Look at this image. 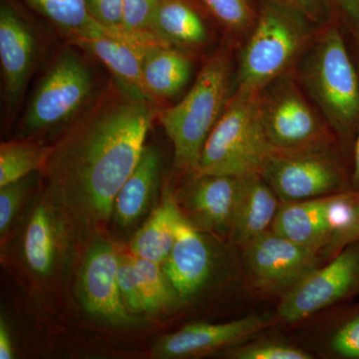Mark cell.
I'll return each instance as SVG.
<instances>
[{
    "mask_svg": "<svg viewBox=\"0 0 359 359\" xmlns=\"http://www.w3.org/2000/svg\"><path fill=\"white\" fill-rule=\"evenodd\" d=\"M151 103L117 83L53 146L45 192L72 230L91 231L112 218L116 197L145 147Z\"/></svg>",
    "mask_w": 359,
    "mask_h": 359,
    "instance_id": "cell-1",
    "label": "cell"
},
{
    "mask_svg": "<svg viewBox=\"0 0 359 359\" xmlns=\"http://www.w3.org/2000/svg\"><path fill=\"white\" fill-rule=\"evenodd\" d=\"M235 49L224 44L203 66L182 101L160 112L161 125L173 144L175 167L189 176L197 173L205 141L235 92Z\"/></svg>",
    "mask_w": 359,
    "mask_h": 359,
    "instance_id": "cell-2",
    "label": "cell"
},
{
    "mask_svg": "<svg viewBox=\"0 0 359 359\" xmlns=\"http://www.w3.org/2000/svg\"><path fill=\"white\" fill-rule=\"evenodd\" d=\"M295 75L340 144L353 143L359 123V76L334 20L320 28Z\"/></svg>",
    "mask_w": 359,
    "mask_h": 359,
    "instance_id": "cell-3",
    "label": "cell"
},
{
    "mask_svg": "<svg viewBox=\"0 0 359 359\" xmlns=\"http://www.w3.org/2000/svg\"><path fill=\"white\" fill-rule=\"evenodd\" d=\"M323 26L276 0H259L256 25L238 49L236 87L259 92L294 71Z\"/></svg>",
    "mask_w": 359,
    "mask_h": 359,
    "instance_id": "cell-4",
    "label": "cell"
},
{
    "mask_svg": "<svg viewBox=\"0 0 359 359\" xmlns=\"http://www.w3.org/2000/svg\"><path fill=\"white\" fill-rule=\"evenodd\" d=\"M273 152L259 119L257 92L236 87L205 141L197 173L238 178L259 174Z\"/></svg>",
    "mask_w": 359,
    "mask_h": 359,
    "instance_id": "cell-5",
    "label": "cell"
},
{
    "mask_svg": "<svg viewBox=\"0 0 359 359\" xmlns=\"http://www.w3.org/2000/svg\"><path fill=\"white\" fill-rule=\"evenodd\" d=\"M259 175L282 203L316 199L353 190L351 169L344 161L339 142L273 151Z\"/></svg>",
    "mask_w": 359,
    "mask_h": 359,
    "instance_id": "cell-6",
    "label": "cell"
},
{
    "mask_svg": "<svg viewBox=\"0 0 359 359\" xmlns=\"http://www.w3.org/2000/svg\"><path fill=\"white\" fill-rule=\"evenodd\" d=\"M257 108L264 134L273 151L339 142L302 89L295 69L276 78L257 92Z\"/></svg>",
    "mask_w": 359,
    "mask_h": 359,
    "instance_id": "cell-7",
    "label": "cell"
},
{
    "mask_svg": "<svg viewBox=\"0 0 359 359\" xmlns=\"http://www.w3.org/2000/svg\"><path fill=\"white\" fill-rule=\"evenodd\" d=\"M245 278L255 292L278 301L327 262L320 250L264 231L240 248Z\"/></svg>",
    "mask_w": 359,
    "mask_h": 359,
    "instance_id": "cell-8",
    "label": "cell"
},
{
    "mask_svg": "<svg viewBox=\"0 0 359 359\" xmlns=\"http://www.w3.org/2000/svg\"><path fill=\"white\" fill-rule=\"evenodd\" d=\"M359 295V241L347 245L278 301L276 321L294 325Z\"/></svg>",
    "mask_w": 359,
    "mask_h": 359,
    "instance_id": "cell-9",
    "label": "cell"
},
{
    "mask_svg": "<svg viewBox=\"0 0 359 359\" xmlns=\"http://www.w3.org/2000/svg\"><path fill=\"white\" fill-rule=\"evenodd\" d=\"M91 73L75 54L65 53L45 75L21 124L25 136L62 124L84 105L91 94Z\"/></svg>",
    "mask_w": 359,
    "mask_h": 359,
    "instance_id": "cell-10",
    "label": "cell"
},
{
    "mask_svg": "<svg viewBox=\"0 0 359 359\" xmlns=\"http://www.w3.org/2000/svg\"><path fill=\"white\" fill-rule=\"evenodd\" d=\"M358 192L282 203L271 230L297 244L325 252L351 218ZM325 257V256H323Z\"/></svg>",
    "mask_w": 359,
    "mask_h": 359,
    "instance_id": "cell-11",
    "label": "cell"
},
{
    "mask_svg": "<svg viewBox=\"0 0 359 359\" xmlns=\"http://www.w3.org/2000/svg\"><path fill=\"white\" fill-rule=\"evenodd\" d=\"M276 325L275 314H249L223 323H191L161 337L153 347L152 354L156 358L174 359L219 353Z\"/></svg>",
    "mask_w": 359,
    "mask_h": 359,
    "instance_id": "cell-12",
    "label": "cell"
},
{
    "mask_svg": "<svg viewBox=\"0 0 359 359\" xmlns=\"http://www.w3.org/2000/svg\"><path fill=\"white\" fill-rule=\"evenodd\" d=\"M241 178L196 173L175 191L182 216L202 233L230 240Z\"/></svg>",
    "mask_w": 359,
    "mask_h": 359,
    "instance_id": "cell-13",
    "label": "cell"
},
{
    "mask_svg": "<svg viewBox=\"0 0 359 359\" xmlns=\"http://www.w3.org/2000/svg\"><path fill=\"white\" fill-rule=\"evenodd\" d=\"M119 254L112 243L99 238L85 255L78 278V297L85 311L116 325L134 323L117 280Z\"/></svg>",
    "mask_w": 359,
    "mask_h": 359,
    "instance_id": "cell-14",
    "label": "cell"
},
{
    "mask_svg": "<svg viewBox=\"0 0 359 359\" xmlns=\"http://www.w3.org/2000/svg\"><path fill=\"white\" fill-rule=\"evenodd\" d=\"M70 231L72 228L63 212L44 192L33 205L21 241L23 261L33 275L48 278L57 271Z\"/></svg>",
    "mask_w": 359,
    "mask_h": 359,
    "instance_id": "cell-15",
    "label": "cell"
},
{
    "mask_svg": "<svg viewBox=\"0 0 359 359\" xmlns=\"http://www.w3.org/2000/svg\"><path fill=\"white\" fill-rule=\"evenodd\" d=\"M207 236L181 216L173 249L162 264L180 302L183 304L197 297L214 273L216 257Z\"/></svg>",
    "mask_w": 359,
    "mask_h": 359,
    "instance_id": "cell-16",
    "label": "cell"
},
{
    "mask_svg": "<svg viewBox=\"0 0 359 359\" xmlns=\"http://www.w3.org/2000/svg\"><path fill=\"white\" fill-rule=\"evenodd\" d=\"M75 44L93 53L115 75L118 83L154 102L143 76L144 57L151 47L126 33H113L101 26L93 34L72 39Z\"/></svg>",
    "mask_w": 359,
    "mask_h": 359,
    "instance_id": "cell-17",
    "label": "cell"
},
{
    "mask_svg": "<svg viewBox=\"0 0 359 359\" xmlns=\"http://www.w3.org/2000/svg\"><path fill=\"white\" fill-rule=\"evenodd\" d=\"M306 328L301 346L316 358L359 359V302L320 311Z\"/></svg>",
    "mask_w": 359,
    "mask_h": 359,
    "instance_id": "cell-18",
    "label": "cell"
},
{
    "mask_svg": "<svg viewBox=\"0 0 359 359\" xmlns=\"http://www.w3.org/2000/svg\"><path fill=\"white\" fill-rule=\"evenodd\" d=\"M35 58V40L28 26L7 7L0 11V61L4 92L13 111L21 98Z\"/></svg>",
    "mask_w": 359,
    "mask_h": 359,
    "instance_id": "cell-19",
    "label": "cell"
},
{
    "mask_svg": "<svg viewBox=\"0 0 359 359\" xmlns=\"http://www.w3.org/2000/svg\"><path fill=\"white\" fill-rule=\"evenodd\" d=\"M280 205L282 202L261 175L242 177L231 224V244L243 247L271 230Z\"/></svg>",
    "mask_w": 359,
    "mask_h": 359,
    "instance_id": "cell-20",
    "label": "cell"
},
{
    "mask_svg": "<svg viewBox=\"0 0 359 359\" xmlns=\"http://www.w3.org/2000/svg\"><path fill=\"white\" fill-rule=\"evenodd\" d=\"M160 157L157 150L145 146L134 171L118 193L112 219L119 228L138 223L155 202L160 186Z\"/></svg>",
    "mask_w": 359,
    "mask_h": 359,
    "instance_id": "cell-21",
    "label": "cell"
},
{
    "mask_svg": "<svg viewBox=\"0 0 359 359\" xmlns=\"http://www.w3.org/2000/svg\"><path fill=\"white\" fill-rule=\"evenodd\" d=\"M182 214L173 189H167L160 205L151 212L145 224L137 231L131 244V254L163 264L176 241L177 224Z\"/></svg>",
    "mask_w": 359,
    "mask_h": 359,
    "instance_id": "cell-22",
    "label": "cell"
},
{
    "mask_svg": "<svg viewBox=\"0 0 359 359\" xmlns=\"http://www.w3.org/2000/svg\"><path fill=\"white\" fill-rule=\"evenodd\" d=\"M155 29L161 39L180 50L201 48L210 39L205 20L190 0H160Z\"/></svg>",
    "mask_w": 359,
    "mask_h": 359,
    "instance_id": "cell-23",
    "label": "cell"
},
{
    "mask_svg": "<svg viewBox=\"0 0 359 359\" xmlns=\"http://www.w3.org/2000/svg\"><path fill=\"white\" fill-rule=\"evenodd\" d=\"M192 70V60L188 53L175 47H151L144 57V81L154 98L178 95L190 81Z\"/></svg>",
    "mask_w": 359,
    "mask_h": 359,
    "instance_id": "cell-24",
    "label": "cell"
},
{
    "mask_svg": "<svg viewBox=\"0 0 359 359\" xmlns=\"http://www.w3.org/2000/svg\"><path fill=\"white\" fill-rule=\"evenodd\" d=\"M53 146L27 140L4 142L0 146V187L43 171Z\"/></svg>",
    "mask_w": 359,
    "mask_h": 359,
    "instance_id": "cell-25",
    "label": "cell"
},
{
    "mask_svg": "<svg viewBox=\"0 0 359 359\" xmlns=\"http://www.w3.org/2000/svg\"><path fill=\"white\" fill-rule=\"evenodd\" d=\"M212 18L223 26L228 43L241 48L256 25L259 0H200Z\"/></svg>",
    "mask_w": 359,
    "mask_h": 359,
    "instance_id": "cell-26",
    "label": "cell"
},
{
    "mask_svg": "<svg viewBox=\"0 0 359 359\" xmlns=\"http://www.w3.org/2000/svg\"><path fill=\"white\" fill-rule=\"evenodd\" d=\"M134 259L146 313H160L181 304L162 264L135 256Z\"/></svg>",
    "mask_w": 359,
    "mask_h": 359,
    "instance_id": "cell-27",
    "label": "cell"
},
{
    "mask_svg": "<svg viewBox=\"0 0 359 359\" xmlns=\"http://www.w3.org/2000/svg\"><path fill=\"white\" fill-rule=\"evenodd\" d=\"M35 6L72 39L93 34L102 26L92 18L86 0H32Z\"/></svg>",
    "mask_w": 359,
    "mask_h": 359,
    "instance_id": "cell-28",
    "label": "cell"
},
{
    "mask_svg": "<svg viewBox=\"0 0 359 359\" xmlns=\"http://www.w3.org/2000/svg\"><path fill=\"white\" fill-rule=\"evenodd\" d=\"M229 359H313L316 356L299 344L278 337H252L219 353Z\"/></svg>",
    "mask_w": 359,
    "mask_h": 359,
    "instance_id": "cell-29",
    "label": "cell"
},
{
    "mask_svg": "<svg viewBox=\"0 0 359 359\" xmlns=\"http://www.w3.org/2000/svg\"><path fill=\"white\" fill-rule=\"evenodd\" d=\"M159 2L160 0H123V29L151 46H170L155 29Z\"/></svg>",
    "mask_w": 359,
    "mask_h": 359,
    "instance_id": "cell-30",
    "label": "cell"
},
{
    "mask_svg": "<svg viewBox=\"0 0 359 359\" xmlns=\"http://www.w3.org/2000/svg\"><path fill=\"white\" fill-rule=\"evenodd\" d=\"M32 186V180L27 176L20 181L0 187V235L2 241L25 204Z\"/></svg>",
    "mask_w": 359,
    "mask_h": 359,
    "instance_id": "cell-31",
    "label": "cell"
},
{
    "mask_svg": "<svg viewBox=\"0 0 359 359\" xmlns=\"http://www.w3.org/2000/svg\"><path fill=\"white\" fill-rule=\"evenodd\" d=\"M117 280L125 306L131 313H141L144 309L143 299L135 269L133 255H119Z\"/></svg>",
    "mask_w": 359,
    "mask_h": 359,
    "instance_id": "cell-32",
    "label": "cell"
},
{
    "mask_svg": "<svg viewBox=\"0 0 359 359\" xmlns=\"http://www.w3.org/2000/svg\"><path fill=\"white\" fill-rule=\"evenodd\" d=\"M92 18L108 29H123V0H86Z\"/></svg>",
    "mask_w": 359,
    "mask_h": 359,
    "instance_id": "cell-33",
    "label": "cell"
},
{
    "mask_svg": "<svg viewBox=\"0 0 359 359\" xmlns=\"http://www.w3.org/2000/svg\"><path fill=\"white\" fill-rule=\"evenodd\" d=\"M301 11L318 26H325L334 20L332 7L328 0H276Z\"/></svg>",
    "mask_w": 359,
    "mask_h": 359,
    "instance_id": "cell-34",
    "label": "cell"
},
{
    "mask_svg": "<svg viewBox=\"0 0 359 359\" xmlns=\"http://www.w3.org/2000/svg\"><path fill=\"white\" fill-rule=\"evenodd\" d=\"M359 241V192H358V198H356L355 204H354L353 214L347 224L346 228L339 231L334 238H332L330 244L327 245V249L323 252V256L325 259H332L337 252H340L347 245Z\"/></svg>",
    "mask_w": 359,
    "mask_h": 359,
    "instance_id": "cell-35",
    "label": "cell"
},
{
    "mask_svg": "<svg viewBox=\"0 0 359 359\" xmlns=\"http://www.w3.org/2000/svg\"><path fill=\"white\" fill-rule=\"evenodd\" d=\"M15 356L13 337L4 318H0V358L13 359Z\"/></svg>",
    "mask_w": 359,
    "mask_h": 359,
    "instance_id": "cell-36",
    "label": "cell"
},
{
    "mask_svg": "<svg viewBox=\"0 0 359 359\" xmlns=\"http://www.w3.org/2000/svg\"><path fill=\"white\" fill-rule=\"evenodd\" d=\"M332 7H335L348 18L351 22H354L359 18V0H328Z\"/></svg>",
    "mask_w": 359,
    "mask_h": 359,
    "instance_id": "cell-37",
    "label": "cell"
},
{
    "mask_svg": "<svg viewBox=\"0 0 359 359\" xmlns=\"http://www.w3.org/2000/svg\"><path fill=\"white\" fill-rule=\"evenodd\" d=\"M351 189L359 192V123L353 142V164H351Z\"/></svg>",
    "mask_w": 359,
    "mask_h": 359,
    "instance_id": "cell-38",
    "label": "cell"
},
{
    "mask_svg": "<svg viewBox=\"0 0 359 359\" xmlns=\"http://www.w3.org/2000/svg\"><path fill=\"white\" fill-rule=\"evenodd\" d=\"M353 23V39L354 44H355L356 56H358L359 61V18L358 20L354 21Z\"/></svg>",
    "mask_w": 359,
    "mask_h": 359,
    "instance_id": "cell-39",
    "label": "cell"
}]
</instances>
